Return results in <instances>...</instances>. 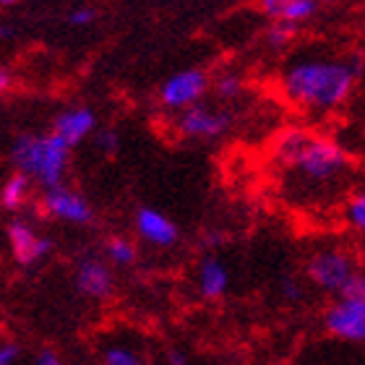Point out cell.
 <instances>
[{"instance_id": "cell-1", "label": "cell", "mask_w": 365, "mask_h": 365, "mask_svg": "<svg viewBox=\"0 0 365 365\" xmlns=\"http://www.w3.org/2000/svg\"><path fill=\"white\" fill-rule=\"evenodd\" d=\"M363 61L300 55L282 73V91L292 105L308 113H334L350 102L355 84L363 73Z\"/></svg>"}, {"instance_id": "cell-2", "label": "cell", "mask_w": 365, "mask_h": 365, "mask_svg": "<svg viewBox=\"0 0 365 365\" xmlns=\"http://www.w3.org/2000/svg\"><path fill=\"white\" fill-rule=\"evenodd\" d=\"M277 154L292 173H297L300 180L311 185L336 180L350 165L347 152L334 138L311 130H287L277 146Z\"/></svg>"}, {"instance_id": "cell-3", "label": "cell", "mask_w": 365, "mask_h": 365, "mask_svg": "<svg viewBox=\"0 0 365 365\" xmlns=\"http://www.w3.org/2000/svg\"><path fill=\"white\" fill-rule=\"evenodd\" d=\"M11 162L19 175L29 178L47 190L63 185L71 149L53 133H21L11 146Z\"/></svg>"}, {"instance_id": "cell-4", "label": "cell", "mask_w": 365, "mask_h": 365, "mask_svg": "<svg viewBox=\"0 0 365 365\" xmlns=\"http://www.w3.org/2000/svg\"><path fill=\"white\" fill-rule=\"evenodd\" d=\"M358 274L360 269L355 259L342 248H324V251H316L308 259V279L324 292L339 295Z\"/></svg>"}, {"instance_id": "cell-5", "label": "cell", "mask_w": 365, "mask_h": 365, "mask_svg": "<svg viewBox=\"0 0 365 365\" xmlns=\"http://www.w3.org/2000/svg\"><path fill=\"white\" fill-rule=\"evenodd\" d=\"M209 91V76L201 68L178 71L162 84L160 102L170 113H182L193 105H201L204 94Z\"/></svg>"}, {"instance_id": "cell-6", "label": "cell", "mask_w": 365, "mask_h": 365, "mask_svg": "<svg viewBox=\"0 0 365 365\" xmlns=\"http://www.w3.org/2000/svg\"><path fill=\"white\" fill-rule=\"evenodd\" d=\"M324 327L331 336L360 344L365 339V297H336L327 308Z\"/></svg>"}, {"instance_id": "cell-7", "label": "cell", "mask_w": 365, "mask_h": 365, "mask_svg": "<svg viewBox=\"0 0 365 365\" xmlns=\"http://www.w3.org/2000/svg\"><path fill=\"white\" fill-rule=\"evenodd\" d=\"M230 115L225 110L209 105H193L188 110L178 113L175 128L185 138H201V141H212L227 133L230 128Z\"/></svg>"}, {"instance_id": "cell-8", "label": "cell", "mask_w": 365, "mask_h": 365, "mask_svg": "<svg viewBox=\"0 0 365 365\" xmlns=\"http://www.w3.org/2000/svg\"><path fill=\"white\" fill-rule=\"evenodd\" d=\"M42 209L50 217L68 225H89L94 220V209L86 201V196H81L78 190L68 188V185H55L47 188L42 196Z\"/></svg>"}, {"instance_id": "cell-9", "label": "cell", "mask_w": 365, "mask_h": 365, "mask_svg": "<svg viewBox=\"0 0 365 365\" xmlns=\"http://www.w3.org/2000/svg\"><path fill=\"white\" fill-rule=\"evenodd\" d=\"M8 245H11L16 261L24 264V267L37 264V261H42L47 253L53 251V240L39 235L37 230L24 220H14L8 225Z\"/></svg>"}, {"instance_id": "cell-10", "label": "cell", "mask_w": 365, "mask_h": 365, "mask_svg": "<svg viewBox=\"0 0 365 365\" xmlns=\"http://www.w3.org/2000/svg\"><path fill=\"white\" fill-rule=\"evenodd\" d=\"M94 130H97V115L86 105L66 107L63 113H58V118H55V123H53V136L61 138L68 149L78 146L84 138H89Z\"/></svg>"}, {"instance_id": "cell-11", "label": "cell", "mask_w": 365, "mask_h": 365, "mask_svg": "<svg viewBox=\"0 0 365 365\" xmlns=\"http://www.w3.org/2000/svg\"><path fill=\"white\" fill-rule=\"evenodd\" d=\"M136 232L141 240H146L154 248H170L180 237V230H178L175 222L170 220L165 212L152 209V206H144L136 212Z\"/></svg>"}, {"instance_id": "cell-12", "label": "cell", "mask_w": 365, "mask_h": 365, "mask_svg": "<svg viewBox=\"0 0 365 365\" xmlns=\"http://www.w3.org/2000/svg\"><path fill=\"white\" fill-rule=\"evenodd\" d=\"M76 287L81 295L105 300L113 292V272L97 256H86L76 269Z\"/></svg>"}, {"instance_id": "cell-13", "label": "cell", "mask_w": 365, "mask_h": 365, "mask_svg": "<svg viewBox=\"0 0 365 365\" xmlns=\"http://www.w3.org/2000/svg\"><path fill=\"white\" fill-rule=\"evenodd\" d=\"M261 11H264L274 24L297 26V24H303L316 16L319 3H313V0H264V3H261Z\"/></svg>"}, {"instance_id": "cell-14", "label": "cell", "mask_w": 365, "mask_h": 365, "mask_svg": "<svg viewBox=\"0 0 365 365\" xmlns=\"http://www.w3.org/2000/svg\"><path fill=\"white\" fill-rule=\"evenodd\" d=\"M198 289L209 300H217L230 289V269L220 256H206L198 267Z\"/></svg>"}, {"instance_id": "cell-15", "label": "cell", "mask_w": 365, "mask_h": 365, "mask_svg": "<svg viewBox=\"0 0 365 365\" xmlns=\"http://www.w3.org/2000/svg\"><path fill=\"white\" fill-rule=\"evenodd\" d=\"M29 190H31V180L29 178L19 175H8L0 185V206L6 209V212H19L26 201H29Z\"/></svg>"}, {"instance_id": "cell-16", "label": "cell", "mask_w": 365, "mask_h": 365, "mask_svg": "<svg viewBox=\"0 0 365 365\" xmlns=\"http://www.w3.org/2000/svg\"><path fill=\"white\" fill-rule=\"evenodd\" d=\"M105 253H107V261H110V264H118V267H128L138 256L136 245L130 243L128 237H120V235L107 240Z\"/></svg>"}, {"instance_id": "cell-17", "label": "cell", "mask_w": 365, "mask_h": 365, "mask_svg": "<svg viewBox=\"0 0 365 365\" xmlns=\"http://www.w3.org/2000/svg\"><path fill=\"white\" fill-rule=\"evenodd\" d=\"M105 365H141V358H138L136 350L130 347H123V344H113L105 350V358H102Z\"/></svg>"}, {"instance_id": "cell-18", "label": "cell", "mask_w": 365, "mask_h": 365, "mask_svg": "<svg viewBox=\"0 0 365 365\" xmlns=\"http://www.w3.org/2000/svg\"><path fill=\"white\" fill-rule=\"evenodd\" d=\"M344 217H347L352 230L363 232L365 230V196L363 193H352L350 201H347V209H344Z\"/></svg>"}, {"instance_id": "cell-19", "label": "cell", "mask_w": 365, "mask_h": 365, "mask_svg": "<svg viewBox=\"0 0 365 365\" xmlns=\"http://www.w3.org/2000/svg\"><path fill=\"white\" fill-rule=\"evenodd\" d=\"M297 26H287V24H272L267 29V45L274 47V50H282L287 47L292 39H295Z\"/></svg>"}, {"instance_id": "cell-20", "label": "cell", "mask_w": 365, "mask_h": 365, "mask_svg": "<svg viewBox=\"0 0 365 365\" xmlns=\"http://www.w3.org/2000/svg\"><path fill=\"white\" fill-rule=\"evenodd\" d=\"M214 91H217V97L222 99H235L240 91H243V81L240 76L235 73H222L217 81H214Z\"/></svg>"}, {"instance_id": "cell-21", "label": "cell", "mask_w": 365, "mask_h": 365, "mask_svg": "<svg viewBox=\"0 0 365 365\" xmlns=\"http://www.w3.org/2000/svg\"><path fill=\"white\" fill-rule=\"evenodd\" d=\"M97 149L102 154L118 152V149H120V138H118V133H115V130H102V133H97Z\"/></svg>"}, {"instance_id": "cell-22", "label": "cell", "mask_w": 365, "mask_h": 365, "mask_svg": "<svg viewBox=\"0 0 365 365\" xmlns=\"http://www.w3.org/2000/svg\"><path fill=\"white\" fill-rule=\"evenodd\" d=\"M94 16H97V14H94V8L78 6L68 14V24H71V26H86V24L94 21Z\"/></svg>"}, {"instance_id": "cell-23", "label": "cell", "mask_w": 365, "mask_h": 365, "mask_svg": "<svg viewBox=\"0 0 365 365\" xmlns=\"http://www.w3.org/2000/svg\"><path fill=\"white\" fill-rule=\"evenodd\" d=\"M19 360H21V350H19V344H14V342L0 344V365H16Z\"/></svg>"}, {"instance_id": "cell-24", "label": "cell", "mask_w": 365, "mask_h": 365, "mask_svg": "<svg viewBox=\"0 0 365 365\" xmlns=\"http://www.w3.org/2000/svg\"><path fill=\"white\" fill-rule=\"evenodd\" d=\"M34 365H66V363H63V358L55 350H39L34 355Z\"/></svg>"}, {"instance_id": "cell-25", "label": "cell", "mask_w": 365, "mask_h": 365, "mask_svg": "<svg viewBox=\"0 0 365 365\" xmlns=\"http://www.w3.org/2000/svg\"><path fill=\"white\" fill-rule=\"evenodd\" d=\"M168 365H188V358L182 350H170L168 352Z\"/></svg>"}, {"instance_id": "cell-26", "label": "cell", "mask_w": 365, "mask_h": 365, "mask_svg": "<svg viewBox=\"0 0 365 365\" xmlns=\"http://www.w3.org/2000/svg\"><path fill=\"white\" fill-rule=\"evenodd\" d=\"M284 295L297 297V295H300V287H297V284H289V282H287V284H284Z\"/></svg>"}, {"instance_id": "cell-27", "label": "cell", "mask_w": 365, "mask_h": 365, "mask_svg": "<svg viewBox=\"0 0 365 365\" xmlns=\"http://www.w3.org/2000/svg\"><path fill=\"white\" fill-rule=\"evenodd\" d=\"M8 84H11V78H8L6 68H0V91H6Z\"/></svg>"}, {"instance_id": "cell-28", "label": "cell", "mask_w": 365, "mask_h": 365, "mask_svg": "<svg viewBox=\"0 0 365 365\" xmlns=\"http://www.w3.org/2000/svg\"><path fill=\"white\" fill-rule=\"evenodd\" d=\"M8 31H6V26H0V37H6Z\"/></svg>"}]
</instances>
